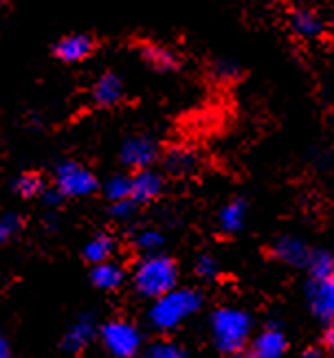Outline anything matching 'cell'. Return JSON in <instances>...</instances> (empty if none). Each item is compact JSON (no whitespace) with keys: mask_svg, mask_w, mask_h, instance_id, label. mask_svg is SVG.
Here are the masks:
<instances>
[{"mask_svg":"<svg viewBox=\"0 0 334 358\" xmlns=\"http://www.w3.org/2000/svg\"><path fill=\"white\" fill-rule=\"evenodd\" d=\"M152 308L148 313V321L156 332H172L187 319L196 315L202 308V292L196 288H172L161 297L152 299Z\"/></svg>","mask_w":334,"mask_h":358,"instance_id":"cell-1","label":"cell"},{"mask_svg":"<svg viewBox=\"0 0 334 358\" xmlns=\"http://www.w3.org/2000/svg\"><path fill=\"white\" fill-rule=\"evenodd\" d=\"M209 323H211L214 348L220 354L235 356L246 350L253 334V319L249 313H244L240 308L222 306L211 313Z\"/></svg>","mask_w":334,"mask_h":358,"instance_id":"cell-2","label":"cell"},{"mask_svg":"<svg viewBox=\"0 0 334 358\" xmlns=\"http://www.w3.org/2000/svg\"><path fill=\"white\" fill-rule=\"evenodd\" d=\"M134 288L141 297L156 299L179 286V264L165 253H146L132 273Z\"/></svg>","mask_w":334,"mask_h":358,"instance_id":"cell-3","label":"cell"},{"mask_svg":"<svg viewBox=\"0 0 334 358\" xmlns=\"http://www.w3.org/2000/svg\"><path fill=\"white\" fill-rule=\"evenodd\" d=\"M102 345L106 348L108 354H113L117 358H132L139 354L143 338L139 328L128 321V319H113L97 330Z\"/></svg>","mask_w":334,"mask_h":358,"instance_id":"cell-4","label":"cell"},{"mask_svg":"<svg viewBox=\"0 0 334 358\" xmlns=\"http://www.w3.org/2000/svg\"><path fill=\"white\" fill-rule=\"evenodd\" d=\"M99 180L77 161H64L55 167V189L64 198H86L97 192Z\"/></svg>","mask_w":334,"mask_h":358,"instance_id":"cell-5","label":"cell"},{"mask_svg":"<svg viewBox=\"0 0 334 358\" xmlns=\"http://www.w3.org/2000/svg\"><path fill=\"white\" fill-rule=\"evenodd\" d=\"M158 152H161V148H158V143L152 136L137 134V136L125 138L119 157H121V163L125 167L143 169V167H150L158 159Z\"/></svg>","mask_w":334,"mask_h":358,"instance_id":"cell-6","label":"cell"},{"mask_svg":"<svg viewBox=\"0 0 334 358\" xmlns=\"http://www.w3.org/2000/svg\"><path fill=\"white\" fill-rule=\"evenodd\" d=\"M246 348L253 358H279L288 350V338H286L281 325L270 321L256 338L249 341Z\"/></svg>","mask_w":334,"mask_h":358,"instance_id":"cell-7","label":"cell"},{"mask_svg":"<svg viewBox=\"0 0 334 358\" xmlns=\"http://www.w3.org/2000/svg\"><path fill=\"white\" fill-rule=\"evenodd\" d=\"M306 297H308L312 315H316L323 323H332V319H334V277L308 279Z\"/></svg>","mask_w":334,"mask_h":358,"instance_id":"cell-8","label":"cell"},{"mask_svg":"<svg viewBox=\"0 0 334 358\" xmlns=\"http://www.w3.org/2000/svg\"><path fill=\"white\" fill-rule=\"evenodd\" d=\"M165 189V180L163 176L154 172L150 167L134 169V174L130 176V198L137 205H150Z\"/></svg>","mask_w":334,"mask_h":358,"instance_id":"cell-9","label":"cell"},{"mask_svg":"<svg viewBox=\"0 0 334 358\" xmlns=\"http://www.w3.org/2000/svg\"><path fill=\"white\" fill-rule=\"evenodd\" d=\"M95 49H97V42H95L92 36L71 34L57 40V44L53 46V53L60 62H64V64H77V62L88 59L95 53Z\"/></svg>","mask_w":334,"mask_h":358,"instance_id":"cell-10","label":"cell"},{"mask_svg":"<svg viewBox=\"0 0 334 358\" xmlns=\"http://www.w3.org/2000/svg\"><path fill=\"white\" fill-rule=\"evenodd\" d=\"M310 251L312 248L304 240L293 238V236H281L273 242V246H270V255L284 264H288V266H295V268H306Z\"/></svg>","mask_w":334,"mask_h":358,"instance_id":"cell-11","label":"cell"},{"mask_svg":"<svg viewBox=\"0 0 334 358\" xmlns=\"http://www.w3.org/2000/svg\"><path fill=\"white\" fill-rule=\"evenodd\" d=\"M139 55L154 71L169 73V71H179L181 69V55L176 51H172L169 46H165V44L141 42L139 44Z\"/></svg>","mask_w":334,"mask_h":358,"instance_id":"cell-12","label":"cell"},{"mask_svg":"<svg viewBox=\"0 0 334 358\" xmlns=\"http://www.w3.org/2000/svg\"><path fill=\"white\" fill-rule=\"evenodd\" d=\"M95 336H97V325H95V319L90 315H84L67 330L64 338H62V350L69 352V354H82L92 343Z\"/></svg>","mask_w":334,"mask_h":358,"instance_id":"cell-13","label":"cell"},{"mask_svg":"<svg viewBox=\"0 0 334 358\" xmlns=\"http://www.w3.org/2000/svg\"><path fill=\"white\" fill-rule=\"evenodd\" d=\"M288 24L293 29V34H297L299 38H308V40L323 36V31H326V22L321 15L306 7L293 9L288 15Z\"/></svg>","mask_w":334,"mask_h":358,"instance_id":"cell-14","label":"cell"},{"mask_svg":"<svg viewBox=\"0 0 334 358\" xmlns=\"http://www.w3.org/2000/svg\"><path fill=\"white\" fill-rule=\"evenodd\" d=\"M121 97H123L121 77L113 71H106L104 75H99V80L92 86V101L102 108H110V106L119 103Z\"/></svg>","mask_w":334,"mask_h":358,"instance_id":"cell-15","label":"cell"},{"mask_svg":"<svg viewBox=\"0 0 334 358\" xmlns=\"http://www.w3.org/2000/svg\"><path fill=\"white\" fill-rule=\"evenodd\" d=\"M123 279H125L123 268L113 259L92 264V268H90V282L99 290H117V288H121Z\"/></svg>","mask_w":334,"mask_h":358,"instance_id":"cell-16","label":"cell"},{"mask_svg":"<svg viewBox=\"0 0 334 358\" xmlns=\"http://www.w3.org/2000/svg\"><path fill=\"white\" fill-rule=\"evenodd\" d=\"M163 167L174 176H189L198 167V154L192 148H172L165 154Z\"/></svg>","mask_w":334,"mask_h":358,"instance_id":"cell-17","label":"cell"},{"mask_svg":"<svg viewBox=\"0 0 334 358\" xmlns=\"http://www.w3.org/2000/svg\"><path fill=\"white\" fill-rule=\"evenodd\" d=\"M246 200L244 198H235L231 202H227L225 207L220 209L218 213V224H220V231L227 233V236H233L237 233L242 227H244V220H246Z\"/></svg>","mask_w":334,"mask_h":358,"instance_id":"cell-18","label":"cell"},{"mask_svg":"<svg viewBox=\"0 0 334 358\" xmlns=\"http://www.w3.org/2000/svg\"><path fill=\"white\" fill-rule=\"evenodd\" d=\"M115 253H117V240L110 236V233H99V236H95L86 242L82 257L92 266V264L113 259Z\"/></svg>","mask_w":334,"mask_h":358,"instance_id":"cell-19","label":"cell"},{"mask_svg":"<svg viewBox=\"0 0 334 358\" xmlns=\"http://www.w3.org/2000/svg\"><path fill=\"white\" fill-rule=\"evenodd\" d=\"M306 268L310 273V279L334 277V257L328 251H310Z\"/></svg>","mask_w":334,"mask_h":358,"instance_id":"cell-20","label":"cell"},{"mask_svg":"<svg viewBox=\"0 0 334 358\" xmlns=\"http://www.w3.org/2000/svg\"><path fill=\"white\" fill-rule=\"evenodd\" d=\"M13 189L18 192L22 198H38L46 189V180L38 172H25V174H20L18 178H15Z\"/></svg>","mask_w":334,"mask_h":358,"instance_id":"cell-21","label":"cell"},{"mask_svg":"<svg viewBox=\"0 0 334 358\" xmlns=\"http://www.w3.org/2000/svg\"><path fill=\"white\" fill-rule=\"evenodd\" d=\"M165 244L163 233L158 229H141L134 236V246L143 253H156L161 251V246Z\"/></svg>","mask_w":334,"mask_h":358,"instance_id":"cell-22","label":"cell"},{"mask_svg":"<svg viewBox=\"0 0 334 358\" xmlns=\"http://www.w3.org/2000/svg\"><path fill=\"white\" fill-rule=\"evenodd\" d=\"M104 194L110 202L121 200V198H130V176L128 174H113L104 185Z\"/></svg>","mask_w":334,"mask_h":358,"instance_id":"cell-23","label":"cell"},{"mask_svg":"<svg viewBox=\"0 0 334 358\" xmlns=\"http://www.w3.org/2000/svg\"><path fill=\"white\" fill-rule=\"evenodd\" d=\"M146 354L150 358H183L187 356V350L181 348L179 343H174V341H156V343H152Z\"/></svg>","mask_w":334,"mask_h":358,"instance_id":"cell-24","label":"cell"},{"mask_svg":"<svg viewBox=\"0 0 334 358\" xmlns=\"http://www.w3.org/2000/svg\"><path fill=\"white\" fill-rule=\"evenodd\" d=\"M20 229H22V220L18 213H0V244H5L18 236Z\"/></svg>","mask_w":334,"mask_h":358,"instance_id":"cell-25","label":"cell"},{"mask_svg":"<svg viewBox=\"0 0 334 358\" xmlns=\"http://www.w3.org/2000/svg\"><path fill=\"white\" fill-rule=\"evenodd\" d=\"M211 73L220 82H231V80H237V77H240V66L229 59H218L211 66Z\"/></svg>","mask_w":334,"mask_h":358,"instance_id":"cell-26","label":"cell"},{"mask_svg":"<svg viewBox=\"0 0 334 358\" xmlns=\"http://www.w3.org/2000/svg\"><path fill=\"white\" fill-rule=\"evenodd\" d=\"M137 202L132 198H121V200H113L110 202V215L115 217V220H130L137 211Z\"/></svg>","mask_w":334,"mask_h":358,"instance_id":"cell-27","label":"cell"},{"mask_svg":"<svg viewBox=\"0 0 334 358\" xmlns=\"http://www.w3.org/2000/svg\"><path fill=\"white\" fill-rule=\"evenodd\" d=\"M218 262L214 255H200L196 259V275L202 277V279H214L218 275Z\"/></svg>","mask_w":334,"mask_h":358,"instance_id":"cell-28","label":"cell"},{"mask_svg":"<svg viewBox=\"0 0 334 358\" xmlns=\"http://www.w3.org/2000/svg\"><path fill=\"white\" fill-rule=\"evenodd\" d=\"M40 196H42V200H44V205H46V207H60V205H62V200H64V196H62V194L55 189V187H53V189H44Z\"/></svg>","mask_w":334,"mask_h":358,"instance_id":"cell-29","label":"cell"},{"mask_svg":"<svg viewBox=\"0 0 334 358\" xmlns=\"http://www.w3.org/2000/svg\"><path fill=\"white\" fill-rule=\"evenodd\" d=\"M323 350L332 352L334 350V328L330 323H326V332H323Z\"/></svg>","mask_w":334,"mask_h":358,"instance_id":"cell-30","label":"cell"},{"mask_svg":"<svg viewBox=\"0 0 334 358\" xmlns=\"http://www.w3.org/2000/svg\"><path fill=\"white\" fill-rule=\"evenodd\" d=\"M323 354H326L323 348H306L304 352H301V356H304V358H321Z\"/></svg>","mask_w":334,"mask_h":358,"instance_id":"cell-31","label":"cell"},{"mask_svg":"<svg viewBox=\"0 0 334 358\" xmlns=\"http://www.w3.org/2000/svg\"><path fill=\"white\" fill-rule=\"evenodd\" d=\"M7 356H11V348H9V343H7L5 334L0 332V358H7Z\"/></svg>","mask_w":334,"mask_h":358,"instance_id":"cell-32","label":"cell"},{"mask_svg":"<svg viewBox=\"0 0 334 358\" xmlns=\"http://www.w3.org/2000/svg\"><path fill=\"white\" fill-rule=\"evenodd\" d=\"M5 3H7V0H0V7H5Z\"/></svg>","mask_w":334,"mask_h":358,"instance_id":"cell-33","label":"cell"}]
</instances>
